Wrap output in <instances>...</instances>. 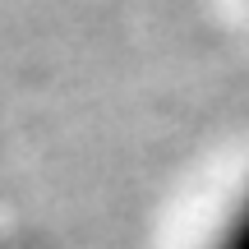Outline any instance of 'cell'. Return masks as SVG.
Here are the masks:
<instances>
[{
  "instance_id": "6da1fadb",
  "label": "cell",
  "mask_w": 249,
  "mask_h": 249,
  "mask_svg": "<svg viewBox=\"0 0 249 249\" xmlns=\"http://www.w3.org/2000/svg\"><path fill=\"white\" fill-rule=\"evenodd\" d=\"M198 249H249V180L222 203V213L213 217V231L203 235Z\"/></svg>"
}]
</instances>
